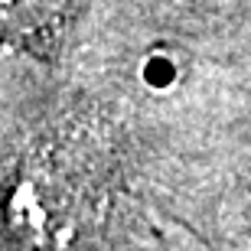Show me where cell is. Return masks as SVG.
Instances as JSON below:
<instances>
[{
  "label": "cell",
  "instance_id": "6da1fadb",
  "mask_svg": "<svg viewBox=\"0 0 251 251\" xmlns=\"http://www.w3.org/2000/svg\"><path fill=\"white\" fill-rule=\"evenodd\" d=\"M78 196L49 163H26L7 189L10 228L29 245H62L75 228Z\"/></svg>",
  "mask_w": 251,
  "mask_h": 251
},
{
  "label": "cell",
  "instance_id": "7a4b0ae2",
  "mask_svg": "<svg viewBox=\"0 0 251 251\" xmlns=\"http://www.w3.org/2000/svg\"><path fill=\"white\" fill-rule=\"evenodd\" d=\"M65 0H0V36H26L49 26Z\"/></svg>",
  "mask_w": 251,
  "mask_h": 251
},
{
  "label": "cell",
  "instance_id": "3957f363",
  "mask_svg": "<svg viewBox=\"0 0 251 251\" xmlns=\"http://www.w3.org/2000/svg\"><path fill=\"white\" fill-rule=\"evenodd\" d=\"M179 59L167 49H153L144 62H140V82L147 88H170L179 82Z\"/></svg>",
  "mask_w": 251,
  "mask_h": 251
}]
</instances>
